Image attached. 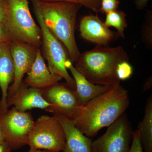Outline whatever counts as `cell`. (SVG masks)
<instances>
[{"label": "cell", "instance_id": "1", "mask_svg": "<svg viewBox=\"0 0 152 152\" xmlns=\"http://www.w3.org/2000/svg\"><path fill=\"white\" fill-rule=\"evenodd\" d=\"M129 104L127 90L120 84L115 85L82 106L74 124L85 135L93 137L124 113Z\"/></svg>", "mask_w": 152, "mask_h": 152}, {"label": "cell", "instance_id": "2", "mask_svg": "<svg viewBox=\"0 0 152 152\" xmlns=\"http://www.w3.org/2000/svg\"><path fill=\"white\" fill-rule=\"evenodd\" d=\"M128 60L127 53L121 46L113 48L97 46L81 53L75 67L93 84L115 86L121 83L116 74L118 64Z\"/></svg>", "mask_w": 152, "mask_h": 152}, {"label": "cell", "instance_id": "3", "mask_svg": "<svg viewBox=\"0 0 152 152\" xmlns=\"http://www.w3.org/2000/svg\"><path fill=\"white\" fill-rule=\"evenodd\" d=\"M37 4L47 27L66 48L71 61L75 63L81 54L75 34L77 15L82 6L69 2L39 0Z\"/></svg>", "mask_w": 152, "mask_h": 152}, {"label": "cell", "instance_id": "4", "mask_svg": "<svg viewBox=\"0 0 152 152\" xmlns=\"http://www.w3.org/2000/svg\"><path fill=\"white\" fill-rule=\"evenodd\" d=\"M5 24L13 41L21 42L40 48L42 32L30 12L28 0H7Z\"/></svg>", "mask_w": 152, "mask_h": 152}, {"label": "cell", "instance_id": "5", "mask_svg": "<svg viewBox=\"0 0 152 152\" xmlns=\"http://www.w3.org/2000/svg\"><path fill=\"white\" fill-rule=\"evenodd\" d=\"M32 2L34 12L42 32V45L49 70L52 73L61 76L65 80L66 83L71 88L76 91L75 80L65 66L66 61L69 59L68 53L62 44L52 34L45 24L38 7L37 0H32Z\"/></svg>", "mask_w": 152, "mask_h": 152}, {"label": "cell", "instance_id": "6", "mask_svg": "<svg viewBox=\"0 0 152 152\" xmlns=\"http://www.w3.org/2000/svg\"><path fill=\"white\" fill-rule=\"evenodd\" d=\"M65 143L62 126L53 115L41 116L34 121L27 141L31 148L57 152L63 151Z\"/></svg>", "mask_w": 152, "mask_h": 152}, {"label": "cell", "instance_id": "7", "mask_svg": "<svg viewBox=\"0 0 152 152\" xmlns=\"http://www.w3.org/2000/svg\"><path fill=\"white\" fill-rule=\"evenodd\" d=\"M34 123L30 112L20 111L14 107L0 112V127L6 142L12 151L27 145L28 137Z\"/></svg>", "mask_w": 152, "mask_h": 152}, {"label": "cell", "instance_id": "8", "mask_svg": "<svg viewBox=\"0 0 152 152\" xmlns=\"http://www.w3.org/2000/svg\"><path fill=\"white\" fill-rule=\"evenodd\" d=\"M108 127L103 135L92 142L91 152H129L134 131L126 114Z\"/></svg>", "mask_w": 152, "mask_h": 152}, {"label": "cell", "instance_id": "9", "mask_svg": "<svg viewBox=\"0 0 152 152\" xmlns=\"http://www.w3.org/2000/svg\"><path fill=\"white\" fill-rule=\"evenodd\" d=\"M40 89L44 99L50 105L46 111L58 113L72 121L75 118L82 106L75 91L66 83H59Z\"/></svg>", "mask_w": 152, "mask_h": 152}, {"label": "cell", "instance_id": "10", "mask_svg": "<svg viewBox=\"0 0 152 152\" xmlns=\"http://www.w3.org/2000/svg\"><path fill=\"white\" fill-rule=\"evenodd\" d=\"M38 49L21 42L13 41L11 43L14 77L13 81L9 87L7 98L14 94L20 86L24 76L30 71L34 62Z\"/></svg>", "mask_w": 152, "mask_h": 152}, {"label": "cell", "instance_id": "11", "mask_svg": "<svg viewBox=\"0 0 152 152\" xmlns=\"http://www.w3.org/2000/svg\"><path fill=\"white\" fill-rule=\"evenodd\" d=\"M80 31L83 39L100 46H106L118 36L117 33L111 31L97 15H94L82 18Z\"/></svg>", "mask_w": 152, "mask_h": 152}, {"label": "cell", "instance_id": "12", "mask_svg": "<svg viewBox=\"0 0 152 152\" xmlns=\"http://www.w3.org/2000/svg\"><path fill=\"white\" fill-rule=\"evenodd\" d=\"M7 103L8 107L14 106L21 112H27L35 108L46 110L50 107L43 97L40 89L28 86L23 80L16 93L7 98Z\"/></svg>", "mask_w": 152, "mask_h": 152}, {"label": "cell", "instance_id": "13", "mask_svg": "<svg viewBox=\"0 0 152 152\" xmlns=\"http://www.w3.org/2000/svg\"><path fill=\"white\" fill-rule=\"evenodd\" d=\"M52 114L58 120L64 132L66 143L63 152H91V139L76 126L73 121L57 113Z\"/></svg>", "mask_w": 152, "mask_h": 152}, {"label": "cell", "instance_id": "14", "mask_svg": "<svg viewBox=\"0 0 152 152\" xmlns=\"http://www.w3.org/2000/svg\"><path fill=\"white\" fill-rule=\"evenodd\" d=\"M63 79L59 75L50 72L39 48L34 62L23 82L28 86L43 89L58 83Z\"/></svg>", "mask_w": 152, "mask_h": 152}, {"label": "cell", "instance_id": "15", "mask_svg": "<svg viewBox=\"0 0 152 152\" xmlns=\"http://www.w3.org/2000/svg\"><path fill=\"white\" fill-rule=\"evenodd\" d=\"M65 66L70 72L76 85V92L82 106L94 98L107 91L114 86L94 84L76 69L70 59L66 61Z\"/></svg>", "mask_w": 152, "mask_h": 152}, {"label": "cell", "instance_id": "16", "mask_svg": "<svg viewBox=\"0 0 152 152\" xmlns=\"http://www.w3.org/2000/svg\"><path fill=\"white\" fill-rule=\"evenodd\" d=\"M10 42L0 44V88L1 99L0 100V112L8 110L7 100L10 85L13 81L14 67L10 51Z\"/></svg>", "mask_w": 152, "mask_h": 152}, {"label": "cell", "instance_id": "17", "mask_svg": "<svg viewBox=\"0 0 152 152\" xmlns=\"http://www.w3.org/2000/svg\"><path fill=\"white\" fill-rule=\"evenodd\" d=\"M142 120L139 123L142 148L144 152H152V95H150L145 106Z\"/></svg>", "mask_w": 152, "mask_h": 152}, {"label": "cell", "instance_id": "18", "mask_svg": "<svg viewBox=\"0 0 152 152\" xmlns=\"http://www.w3.org/2000/svg\"><path fill=\"white\" fill-rule=\"evenodd\" d=\"M104 23L107 27L115 28L117 31L118 37L124 39L125 30L128 25L126 15L124 12L117 10L108 13L106 14Z\"/></svg>", "mask_w": 152, "mask_h": 152}, {"label": "cell", "instance_id": "19", "mask_svg": "<svg viewBox=\"0 0 152 152\" xmlns=\"http://www.w3.org/2000/svg\"><path fill=\"white\" fill-rule=\"evenodd\" d=\"M141 36L147 49L152 50V12L148 10L145 15V21L142 25Z\"/></svg>", "mask_w": 152, "mask_h": 152}, {"label": "cell", "instance_id": "20", "mask_svg": "<svg viewBox=\"0 0 152 152\" xmlns=\"http://www.w3.org/2000/svg\"><path fill=\"white\" fill-rule=\"evenodd\" d=\"M39 1L45 2L65 1L76 3L82 6H84L86 8L89 9L96 13L99 12L101 7V0H39Z\"/></svg>", "mask_w": 152, "mask_h": 152}, {"label": "cell", "instance_id": "21", "mask_svg": "<svg viewBox=\"0 0 152 152\" xmlns=\"http://www.w3.org/2000/svg\"><path fill=\"white\" fill-rule=\"evenodd\" d=\"M133 72V68L128 61H124L118 64L116 74L120 81L130 78Z\"/></svg>", "mask_w": 152, "mask_h": 152}, {"label": "cell", "instance_id": "22", "mask_svg": "<svg viewBox=\"0 0 152 152\" xmlns=\"http://www.w3.org/2000/svg\"><path fill=\"white\" fill-rule=\"evenodd\" d=\"M119 4L118 0H101L99 12L107 14L117 10Z\"/></svg>", "mask_w": 152, "mask_h": 152}, {"label": "cell", "instance_id": "23", "mask_svg": "<svg viewBox=\"0 0 152 152\" xmlns=\"http://www.w3.org/2000/svg\"><path fill=\"white\" fill-rule=\"evenodd\" d=\"M129 152H144L141 142L140 132L138 129L133 133L132 146Z\"/></svg>", "mask_w": 152, "mask_h": 152}, {"label": "cell", "instance_id": "24", "mask_svg": "<svg viewBox=\"0 0 152 152\" xmlns=\"http://www.w3.org/2000/svg\"><path fill=\"white\" fill-rule=\"evenodd\" d=\"M12 42V39L5 23H0V44L5 42Z\"/></svg>", "mask_w": 152, "mask_h": 152}, {"label": "cell", "instance_id": "25", "mask_svg": "<svg viewBox=\"0 0 152 152\" xmlns=\"http://www.w3.org/2000/svg\"><path fill=\"white\" fill-rule=\"evenodd\" d=\"M7 11V0H0V23H5Z\"/></svg>", "mask_w": 152, "mask_h": 152}, {"label": "cell", "instance_id": "26", "mask_svg": "<svg viewBox=\"0 0 152 152\" xmlns=\"http://www.w3.org/2000/svg\"><path fill=\"white\" fill-rule=\"evenodd\" d=\"M151 0H135L136 8L138 10H142L147 7L148 2Z\"/></svg>", "mask_w": 152, "mask_h": 152}, {"label": "cell", "instance_id": "27", "mask_svg": "<svg viewBox=\"0 0 152 152\" xmlns=\"http://www.w3.org/2000/svg\"><path fill=\"white\" fill-rule=\"evenodd\" d=\"M152 86V76H151L145 82V83L143 86V91L145 92L149 91L151 88Z\"/></svg>", "mask_w": 152, "mask_h": 152}, {"label": "cell", "instance_id": "28", "mask_svg": "<svg viewBox=\"0 0 152 152\" xmlns=\"http://www.w3.org/2000/svg\"><path fill=\"white\" fill-rule=\"evenodd\" d=\"M12 150L7 142L0 143V152H11Z\"/></svg>", "mask_w": 152, "mask_h": 152}, {"label": "cell", "instance_id": "29", "mask_svg": "<svg viewBox=\"0 0 152 152\" xmlns=\"http://www.w3.org/2000/svg\"><path fill=\"white\" fill-rule=\"evenodd\" d=\"M28 152H57L53 151H48L46 150L37 149L31 148Z\"/></svg>", "mask_w": 152, "mask_h": 152}, {"label": "cell", "instance_id": "30", "mask_svg": "<svg viewBox=\"0 0 152 152\" xmlns=\"http://www.w3.org/2000/svg\"><path fill=\"white\" fill-rule=\"evenodd\" d=\"M4 142H6L5 138L3 131L0 127V143Z\"/></svg>", "mask_w": 152, "mask_h": 152}]
</instances>
